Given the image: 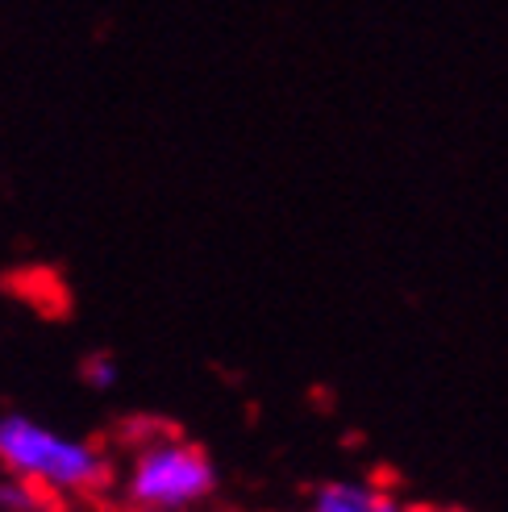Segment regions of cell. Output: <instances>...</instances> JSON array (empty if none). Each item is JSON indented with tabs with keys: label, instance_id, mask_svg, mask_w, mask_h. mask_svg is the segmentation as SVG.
<instances>
[{
	"label": "cell",
	"instance_id": "4",
	"mask_svg": "<svg viewBox=\"0 0 508 512\" xmlns=\"http://www.w3.org/2000/svg\"><path fill=\"white\" fill-rule=\"evenodd\" d=\"M63 504H55L50 496L34 492L30 483H21L13 475L0 471V512H59Z\"/></svg>",
	"mask_w": 508,
	"mask_h": 512
},
{
	"label": "cell",
	"instance_id": "7",
	"mask_svg": "<svg viewBox=\"0 0 508 512\" xmlns=\"http://www.w3.org/2000/svg\"><path fill=\"white\" fill-rule=\"evenodd\" d=\"M304 512H309V508H304Z\"/></svg>",
	"mask_w": 508,
	"mask_h": 512
},
{
	"label": "cell",
	"instance_id": "5",
	"mask_svg": "<svg viewBox=\"0 0 508 512\" xmlns=\"http://www.w3.org/2000/svg\"><path fill=\"white\" fill-rule=\"evenodd\" d=\"M80 379L88 383L92 392H109V388H117L121 367H117V358H113V354H88V358H84V367H80Z\"/></svg>",
	"mask_w": 508,
	"mask_h": 512
},
{
	"label": "cell",
	"instance_id": "3",
	"mask_svg": "<svg viewBox=\"0 0 508 512\" xmlns=\"http://www.w3.org/2000/svg\"><path fill=\"white\" fill-rule=\"evenodd\" d=\"M309 512H417L379 479H325L309 496Z\"/></svg>",
	"mask_w": 508,
	"mask_h": 512
},
{
	"label": "cell",
	"instance_id": "1",
	"mask_svg": "<svg viewBox=\"0 0 508 512\" xmlns=\"http://www.w3.org/2000/svg\"><path fill=\"white\" fill-rule=\"evenodd\" d=\"M0 471L30 483L55 504L92 500L113 488V454L30 413H0Z\"/></svg>",
	"mask_w": 508,
	"mask_h": 512
},
{
	"label": "cell",
	"instance_id": "2",
	"mask_svg": "<svg viewBox=\"0 0 508 512\" xmlns=\"http://www.w3.org/2000/svg\"><path fill=\"white\" fill-rule=\"evenodd\" d=\"M217 463L209 450L184 438L171 425H138L130 433L125 467L117 475V488L125 508L138 512H196L217 496Z\"/></svg>",
	"mask_w": 508,
	"mask_h": 512
},
{
	"label": "cell",
	"instance_id": "6",
	"mask_svg": "<svg viewBox=\"0 0 508 512\" xmlns=\"http://www.w3.org/2000/svg\"><path fill=\"white\" fill-rule=\"evenodd\" d=\"M125 512H138V508H125Z\"/></svg>",
	"mask_w": 508,
	"mask_h": 512
}]
</instances>
